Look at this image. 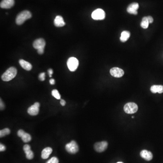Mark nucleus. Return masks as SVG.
Segmentation results:
<instances>
[{
	"label": "nucleus",
	"instance_id": "1",
	"mask_svg": "<svg viewBox=\"0 0 163 163\" xmlns=\"http://www.w3.org/2000/svg\"><path fill=\"white\" fill-rule=\"evenodd\" d=\"M17 71L16 68L11 67L9 68L2 76V79L4 81L11 80L16 76Z\"/></svg>",
	"mask_w": 163,
	"mask_h": 163
},
{
	"label": "nucleus",
	"instance_id": "2",
	"mask_svg": "<svg viewBox=\"0 0 163 163\" xmlns=\"http://www.w3.org/2000/svg\"><path fill=\"white\" fill-rule=\"evenodd\" d=\"M31 16V13L29 11L25 10V11H23L20 13L16 16L15 22L18 25H21L23 24L26 20L30 19Z\"/></svg>",
	"mask_w": 163,
	"mask_h": 163
},
{
	"label": "nucleus",
	"instance_id": "3",
	"mask_svg": "<svg viewBox=\"0 0 163 163\" xmlns=\"http://www.w3.org/2000/svg\"><path fill=\"white\" fill-rule=\"evenodd\" d=\"M45 45V40L42 38L35 40L33 44L34 48L37 50V52L40 54H42L44 52Z\"/></svg>",
	"mask_w": 163,
	"mask_h": 163
},
{
	"label": "nucleus",
	"instance_id": "4",
	"mask_svg": "<svg viewBox=\"0 0 163 163\" xmlns=\"http://www.w3.org/2000/svg\"><path fill=\"white\" fill-rule=\"evenodd\" d=\"M138 106L134 102H128L124 106V110L127 114H133L137 111Z\"/></svg>",
	"mask_w": 163,
	"mask_h": 163
},
{
	"label": "nucleus",
	"instance_id": "5",
	"mask_svg": "<svg viewBox=\"0 0 163 163\" xmlns=\"http://www.w3.org/2000/svg\"><path fill=\"white\" fill-rule=\"evenodd\" d=\"M67 64L69 70L70 71L74 72L78 66V60L75 57H70L68 59Z\"/></svg>",
	"mask_w": 163,
	"mask_h": 163
},
{
	"label": "nucleus",
	"instance_id": "6",
	"mask_svg": "<svg viewBox=\"0 0 163 163\" xmlns=\"http://www.w3.org/2000/svg\"><path fill=\"white\" fill-rule=\"evenodd\" d=\"M67 151L70 154H74L78 152L79 150L78 146L76 141L72 140L65 146Z\"/></svg>",
	"mask_w": 163,
	"mask_h": 163
},
{
	"label": "nucleus",
	"instance_id": "7",
	"mask_svg": "<svg viewBox=\"0 0 163 163\" xmlns=\"http://www.w3.org/2000/svg\"><path fill=\"white\" fill-rule=\"evenodd\" d=\"M105 11L102 9H97L92 12L91 17L95 20H102L105 18Z\"/></svg>",
	"mask_w": 163,
	"mask_h": 163
},
{
	"label": "nucleus",
	"instance_id": "8",
	"mask_svg": "<svg viewBox=\"0 0 163 163\" xmlns=\"http://www.w3.org/2000/svg\"><path fill=\"white\" fill-rule=\"evenodd\" d=\"M108 143L107 141H103L97 142L94 145V149L98 152H102L105 151L107 147Z\"/></svg>",
	"mask_w": 163,
	"mask_h": 163
},
{
	"label": "nucleus",
	"instance_id": "9",
	"mask_svg": "<svg viewBox=\"0 0 163 163\" xmlns=\"http://www.w3.org/2000/svg\"><path fill=\"white\" fill-rule=\"evenodd\" d=\"M40 104L39 102H35L28 108L27 112L31 116H36L39 113Z\"/></svg>",
	"mask_w": 163,
	"mask_h": 163
},
{
	"label": "nucleus",
	"instance_id": "10",
	"mask_svg": "<svg viewBox=\"0 0 163 163\" xmlns=\"http://www.w3.org/2000/svg\"><path fill=\"white\" fill-rule=\"evenodd\" d=\"M18 136L21 137L22 140L24 143L30 142L31 140V136L30 134L24 132L22 129H20L17 132Z\"/></svg>",
	"mask_w": 163,
	"mask_h": 163
},
{
	"label": "nucleus",
	"instance_id": "11",
	"mask_svg": "<svg viewBox=\"0 0 163 163\" xmlns=\"http://www.w3.org/2000/svg\"><path fill=\"white\" fill-rule=\"evenodd\" d=\"M110 74L115 78H120L124 75V72L122 69L117 67H114L110 69Z\"/></svg>",
	"mask_w": 163,
	"mask_h": 163
},
{
	"label": "nucleus",
	"instance_id": "12",
	"mask_svg": "<svg viewBox=\"0 0 163 163\" xmlns=\"http://www.w3.org/2000/svg\"><path fill=\"white\" fill-rule=\"evenodd\" d=\"M139 7V5L137 3L134 2L130 4L127 8V11L131 14H137V10Z\"/></svg>",
	"mask_w": 163,
	"mask_h": 163
},
{
	"label": "nucleus",
	"instance_id": "13",
	"mask_svg": "<svg viewBox=\"0 0 163 163\" xmlns=\"http://www.w3.org/2000/svg\"><path fill=\"white\" fill-rule=\"evenodd\" d=\"M14 4V0H2L0 4V6L3 9H9L11 8Z\"/></svg>",
	"mask_w": 163,
	"mask_h": 163
},
{
	"label": "nucleus",
	"instance_id": "14",
	"mask_svg": "<svg viewBox=\"0 0 163 163\" xmlns=\"http://www.w3.org/2000/svg\"><path fill=\"white\" fill-rule=\"evenodd\" d=\"M24 151L25 152L27 159H32L34 156L33 152L31 150L30 146L29 145H25L23 147Z\"/></svg>",
	"mask_w": 163,
	"mask_h": 163
},
{
	"label": "nucleus",
	"instance_id": "15",
	"mask_svg": "<svg viewBox=\"0 0 163 163\" xmlns=\"http://www.w3.org/2000/svg\"><path fill=\"white\" fill-rule=\"evenodd\" d=\"M140 155L142 158L147 161H150L153 158V155L150 151L144 149L140 152Z\"/></svg>",
	"mask_w": 163,
	"mask_h": 163
},
{
	"label": "nucleus",
	"instance_id": "16",
	"mask_svg": "<svg viewBox=\"0 0 163 163\" xmlns=\"http://www.w3.org/2000/svg\"><path fill=\"white\" fill-rule=\"evenodd\" d=\"M54 24L56 27H60L65 25V23L61 16L57 15L54 19Z\"/></svg>",
	"mask_w": 163,
	"mask_h": 163
},
{
	"label": "nucleus",
	"instance_id": "17",
	"mask_svg": "<svg viewBox=\"0 0 163 163\" xmlns=\"http://www.w3.org/2000/svg\"><path fill=\"white\" fill-rule=\"evenodd\" d=\"M19 63L21 66L22 68L26 70H30L32 68V66L30 62L26 61L24 60L20 59L19 60Z\"/></svg>",
	"mask_w": 163,
	"mask_h": 163
},
{
	"label": "nucleus",
	"instance_id": "18",
	"mask_svg": "<svg viewBox=\"0 0 163 163\" xmlns=\"http://www.w3.org/2000/svg\"><path fill=\"white\" fill-rule=\"evenodd\" d=\"M52 149L50 147H46L42 151L41 157L43 159H47L52 152Z\"/></svg>",
	"mask_w": 163,
	"mask_h": 163
},
{
	"label": "nucleus",
	"instance_id": "19",
	"mask_svg": "<svg viewBox=\"0 0 163 163\" xmlns=\"http://www.w3.org/2000/svg\"><path fill=\"white\" fill-rule=\"evenodd\" d=\"M150 91L153 93H162L163 92V86L153 85L150 88Z\"/></svg>",
	"mask_w": 163,
	"mask_h": 163
},
{
	"label": "nucleus",
	"instance_id": "20",
	"mask_svg": "<svg viewBox=\"0 0 163 163\" xmlns=\"http://www.w3.org/2000/svg\"><path fill=\"white\" fill-rule=\"evenodd\" d=\"M130 37V33L128 31H123L121 33L120 37V40L122 42H125Z\"/></svg>",
	"mask_w": 163,
	"mask_h": 163
},
{
	"label": "nucleus",
	"instance_id": "21",
	"mask_svg": "<svg viewBox=\"0 0 163 163\" xmlns=\"http://www.w3.org/2000/svg\"><path fill=\"white\" fill-rule=\"evenodd\" d=\"M148 20L147 17H144L142 19L141 23H140V26L143 29H147L148 27L149 24Z\"/></svg>",
	"mask_w": 163,
	"mask_h": 163
},
{
	"label": "nucleus",
	"instance_id": "22",
	"mask_svg": "<svg viewBox=\"0 0 163 163\" xmlns=\"http://www.w3.org/2000/svg\"><path fill=\"white\" fill-rule=\"evenodd\" d=\"M10 132H11V130L7 128L4 129L0 131V137L2 138L6 136V135H9L10 134Z\"/></svg>",
	"mask_w": 163,
	"mask_h": 163
},
{
	"label": "nucleus",
	"instance_id": "23",
	"mask_svg": "<svg viewBox=\"0 0 163 163\" xmlns=\"http://www.w3.org/2000/svg\"><path fill=\"white\" fill-rule=\"evenodd\" d=\"M52 95L57 99H60L61 96L57 90L54 89L52 91Z\"/></svg>",
	"mask_w": 163,
	"mask_h": 163
},
{
	"label": "nucleus",
	"instance_id": "24",
	"mask_svg": "<svg viewBox=\"0 0 163 163\" xmlns=\"http://www.w3.org/2000/svg\"><path fill=\"white\" fill-rule=\"evenodd\" d=\"M59 159L56 157L51 158L46 163H59Z\"/></svg>",
	"mask_w": 163,
	"mask_h": 163
},
{
	"label": "nucleus",
	"instance_id": "25",
	"mask_svg": "<svg viewBox=\"0 0 163 163\" xmlns=\"http://www.w3.org/2000/svg\"><path fill=\"white\" fill-rule=\"evenodd\" d=\"M45 73L44 72H41L39 76V78L41 81H43L45 80Z\"/></svg>",
	"mask_w": 163,
	"mask_h": 163
},
{
	"label": "nucleus",
	"instance_id": "26",
	"mask_svg": "<svg viewBox=\"0 0 163 163\" xmlns=\"http://www.w3.org/2000/svg\"><path fill=\"white\" fill-rule=\"evenodd\" d=\"M4 103L2 101V99H1V102H0V108H1V110H3L5 108Z\"/></svg>",
	"mask_w": 163,
	"mask_h": 163
},
{
	"label": "nucleus",
	"instance_id": "27",
	"mask_svg": "<svg viewBox=\"0 0 163 163\" xmlns=\"http://www.w3.org/2000/svg\"><path fill=\"white\" fill-rule=\"evenodd\" d=\"M5 149H6V147H5V146L4 145H3V144H0V151H1V152H2V151H4Z\"/></svg>",
	"mask_w": 163,
	"mask_h": 163
},
{
	"label": "nucleus",
	"instance_id": "28",
	"mask_svg": "<svg viewBox=\"0 0 163 163\" xmlns=\"http://www.w3.org/2000/svg\"><path fill=\"white\" fill-rule=\"evenodd\" d=\"M147 17L148 20V21L149 24H151L152 23H153L154 20H153V18H152V16H147Z\"/></svg>",
	"mask_w": 163,
	"mask_h": 163
},
{
	"label": "nucleus",
	"instance_id": "29",
	"mask_svg": "<svg viewBox=\"0 0 163 163\" xmlns=\"http://www.w3.org/2000/svg\"><path fill=\"white\" fill-rule=\"evenodd\" d=\"M48 73L50 77H52V75L53 74V70L51 69H50L48 70Z\"/></svg>",
	"mask_w": 163,
	"mask_h": 163
},
{
	"label": "nucleus",
	"instance_id": "30",
	"mask_svg": "<svg viewBox=\"0 0 163 163\" xmlns=\"http://www.w3.org/2000/svg\"><path fill=\"white\" fill-rule=\"evenodd\" d=\"M60 104L62 106H65V104H66V101H65L64 100L61 99L60 100Z\"/></svg>",
	"mask_w": 163,
	"mask_h": 163
},
{
	"label": "nucleus",
	"instance_id": "31",
	"mask_svg": "<svg viewBox=\"0 0 163 163\" xmlns=\"http://www.w3.org/2000/svg\"><path fill=\"white\" fill-rule=\"evenodd\" d=\"M50 82L51 85H54L55 84V80H54V79H51L50 80Z\"/></svg>",
	"mask_w": 163,
	"mask_h": 163
},
{
	"label": "nucleus",
	"instance_id": "32",
	"mask_svg": "<svg viewBox=\"0 0 163 163\" xmlns=\"http://www.w3.org/2000/svg\"><path fill=\"white\" fill-rule=\"evenodd\" d=\"M117 163H123V162H117Z\"/></svg>",
	"mask_w": 163,
	"mask_h": 163
},
{
	"label": "nucleus",
	"instance_id": "33",
	"mask_svg": "<svg viewBox=\"0 0 163 163\" xmlns=\"http://www.w3.org/2000/svg\"><path fill=\"white\" fill-rule=\"evenodd\" d=\"M134 117H132V118H134Z\"/></svg>",
	"mask_w": 163,
	"mask_h": 163
}]
</instances>
